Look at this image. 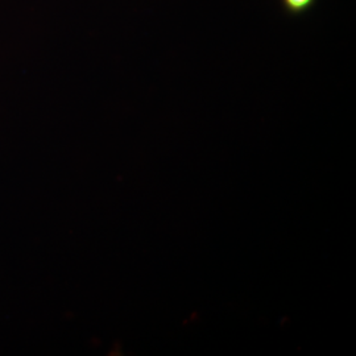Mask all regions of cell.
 I'll return each instance as SVG.
<instances>
[{"mask_svg":"<svg viewBox=\"0 0 356 356\" xmlns=\"http://www.w3.org/2000/svg\"><path fill=\"white\" fill-rule=\"evenodd\" d=\"M280 4L289 16L300 17L312 11L316 7L317 0H280Z\"/></svg>","mask_w":356,"mask_h":356,"instance_id":"obj_1","label":"cell"}]
</instances>
